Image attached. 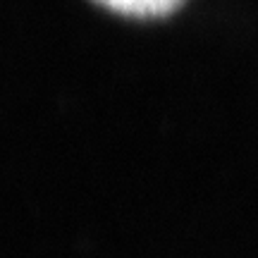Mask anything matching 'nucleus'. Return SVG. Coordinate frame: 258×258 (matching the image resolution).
<instances>
[{
  "label": "nucleus",
  "mask_w": 258,
  "mask_h": 258,
  "mask_svg": "<svg viewBox=\"0 0 258 258\" xmlns=\"http://www.w3.org/2000/svg\"><path fill=\"white\" fill-rule=\"evenodd\" d=\"M93 3L127 17H163L170 15L182 0H93Z\"/></svg>",
  "instance_id": "f257e3e1"
}]
</instances>
